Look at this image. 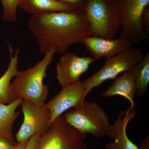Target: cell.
Instances as JSON below:
<instances>
[{
  "label": "cell",
  "instance_id": "cell-1",
  "mask_svg": "<svg viewBox=\"0 0 149 149\" xmlns=\"http://www.w3.org/2000/svg\"><path fill=\"white\" fill-rule=\"evenodd\" d=\"M28 28L44 54L52 49L62 54L91 36L85 12L78 9L31 15Z\"/></svg>",
  "mask_w": 149,
  "mask_h": 149
},
{
  "label": "cell",
  "instance_id": "cell-2",
  "mask_svg": "<svg viewBox=\"0 0 149 149\" xmlns=\"http://www.w3.org/2000/svg\"><path fill=\"white\" fill-rule=\"evenodd\" d=\"M56 53L55 50H51L34 66L19 71L11 83L13 90L17 98L28 101L40 107L45 104L49 88L44 84V80L48 67Z\"/></svg>",
  "mask_w": 149,
  "mask_h": 149
},
{
  "label": "cell",
  "instance_id": "cell-3",
  "mask_svg": "<svg viewBox=\"0 0 149 149\" xmlns=\"http://www.w3.org/2000/svg\"><path fill=\"white\" fill-rule=\"evenodd\" d=\"M84 10L91 36L114 39L121 27L118 0H87Z\"/></svg>",
  "mask_w": 149,
  "mask_h": 149
},
{
  "label": "cell",
  "instance_id": "cell-4",
  "mask_svg": "<svg viewBox=\"0 0 149 149\" xmlns=\"http://www.w3.org/2000/svg\"><path fill=\"white\" fill-rule=\"evenodd\" d=\"M63 115L66 122L76 130L97 138L106 135L110 125L109 118L104 110L93 102L85 100Z\"/></svg>",
  "mask_w": 149,
  "mask_h": 149
},
{
  "label": "cell",
  "instance_id": "cell-5",
  "mask_svg": "<svg viewBox=\"0 0 149 149\" xmlns=\"http://www.w3.org/2000/svg\"><path fill=\"white\" fill-rule=\"evenodd\" d=\"M143 56L141 49L132 47L107 58L101 68L83 82L85 96L105 81L115 79L120 73L131 71Z\"/></svg>",
  "mask_w": 149,
  "mask_h": 149
},
{
  "label": "cell",
  "instance_id": "cell-6",
  "mask_svg": "<svg viewBox=\"0 0 149 149\" xmlns=\"http://www.w3.org/2000/svg\"><path fill=\"white\" fill-rule=\"evenodd\" d=\"M121 29L120 37L135 45L145 42L148 35L144 31L142 17L149 0H122L119 2Z\"/></svg>",
  "mask_w": 149,
  "mask_h": 149
},
{
  "label": "cell",
  "instance_id": "cell-7",
  "mask_svg": "<svg viewBox=\"0 0 149 149\" xmlns=\"http://www.w3.org/2000/svg\"><path fill=\"white\" fill-rule=\"evenodd\" d=\"M23 121L15 138L17 143H24L37 134L40 135L47 129L50 123V112L45 104L38 106L23 100L21 103Z\"/></svg>",
  "mask_w": 149,
  "mask_h": 149
},
{
  "label": "cell",
  "instance_id": "cell-8",
  "mask_svg": "<svg viewBox=\"0 0 149 149\" xmlns=\"http://www.w3.org/2000/svg\"><path fill=\"white\" fill-rule=\"evenodd\" d=\"M95 61L91 56H79L68 52L62 54L56 65L57 80L61 88L80 81Z\"/></svg>",
  "mask_w": 149,
  "mask_h": 149
},
{
  "label": "cell",
  "instance_id": "cell-9",
  "mask_svg": "<svg viewBox=\"0 0 149 149\" xmlns=\"http://www.w3.org/2000/svg\"><path fill=\"white\" fill-rule=\"evenodd\" d=\"M61 91L45 106L50 112V123L68 110L77 107L85 100L86 90L80 80L61 88Z\"/></svg>",
  "mask_w": 149,
  "mask_h": 149
},
{
  "label": "cell",
  "instance_id": "cell-10",
  "mask_svg": "<svg viewBox=\"0 0 149 149\" xmlns=\"http://www.w3.org/2000/svg\"><path fill=\"white\" fill-rule=\"evenodd\" d=\"M82 44L95 60L109 58L133 47L130 41L120 37L116 39H107L91 36L85 38Z\"/></svg>",
  "mask_w": 149,
  "mask_h": 149
},
{
  "label": "cell",
  "instance_id": "cell-11",
  "mask_svg": "<svg viewBox=\"0 0 149 149\" xmlns=\"http://www.w3.org/2000/svg\"><path fill=\"white\" fill-rule=\"evenodd\" d=\"M134 109L129 107L125 112H120L113 124L110 125L106 135L113 141L106 144V149H138L126 133L128 123L136 115Z\"/></svg>",
  "mask_w": 149,
  "mask_h": 149
},
{
  "label": "cell",
  "instance_id": "cell-12",
  "mask_svg": "<svg viewBox=\"0 0 149 149\" xmlns=\"http://www.w3.org/2000/svg\"><path fill=\"white\" fill-rule=\"evenodd\" d=\"M9 52V63L7 69L0 77V102L9 104L15 101L17 98L15 95L12 87V79L15 77L19 72V50L17 49L14 52L10 43H8Z\"/></svg>",
  "mask_w": 149,
  "mask_h": 149
},
{
  "label": "cell",
  "instance_id": "cell-13",
  "mask_svg": "<svg viewBox=\"0 0 149 149\" xmlns=\"http://www.w3.org/2000/svg\"><path fill=\"white\" fill-rule=\"evenodd\" d=\"M136 87L135 80L131 71L123 72L118 77L110 86L102 93V97H109L115 95L124 97L130 104L129 107L135 109V97Z\"/></svg>",
  "mask_w": 149,
  "mask_h": 149
},
{
  "label": "cell",
  "instance_id": "cell-14",
  "mask_svg": "<svg viewBox=\"0 0 149 149\" xmlns=\"http://www.w3.org/2000/svg\"><path fill=\"white\" fill-rule=\"evenodd\" d=\"M22 100L18 98L9 104L0 102V136L7 139L13 145L17 143L14 138L13 128L18 117L19 111L16 109L20 105Z\"/></svg>",
  "mask_w": 149,
  "mask_h": 149
},
{
  "label": "cell",
  "instance_id": "cell-15",
  "mask_svg": "<svg viewBox=\"0 0 149 149\" xmlns=\"http://www.w3.org/2000/svg\"><path fill=\"white\" fill-rule=\"evenodd\" d=\"M19 8L31 15L70 11L76 9L57 0H22Z\"/></svg>",
  "mask_w": 149,
  "mask_h": 149
},
{
  "label": "cell",
  "instance_id": "cell-16",
  "mask_svg": "<svg viewBox=\"0 0 149 149\" xmlns=\"http://www.w3.org/2000/svg\"><path fill=\"white\" fill-rule=\"evenodd\" d=\"M131 71L136 83V96H143L148 91L149 83V52Z\"/></svg>",
  "mask_w": 149,
  "mask_h": 149
},
{
  "label": "cell",
  "instance_id": "cell-17",
  "mask_svg": "<svg viewBox=\"0 0 149 149\" xmlns=\"http://www.w3.org/2000/svg\"><path fill=\"white\" fill-rule=\"evenodd\" d=\"M22 0H1L3 6L2 19L3 21L13 22L17 19V10Z\"/></svg>",
  "mask_w": 149,
  "mask_h": 149
},
{
  "label": "cell",
  "instance_id": "cell-18",
  "mask_svg": "<svg viewBox=\"0 0 149 149\" xmlns=\"http://www.w3.org/2000/svg\"><path fill=\"white\" fill-rule=\"evenodd\" d=\"M59 1L67 4L73 8L84 10L87 0H57Z\"/></svg>",
  "mask_w": 149,
  "mask_h": 149
},
{
  "label": "cell",
  "instance_id": "cell-19",
  "mask_svg": "<svg viewBox=\"0 0 149 149\" xmlns=\"http://www.w3.org/2000/svg\"><path fill=\"white\" fill-rule=\"evenodd\" d=\"M142 25L144 31L148 36L149 34V6L144 10L142 17Z\"/></svg>",
  "mask_w": 149,
  "mask_h": 149
},
{
  "label": "cell",
  "instance_id": "cell-20",
  "mask_svg": "<svg viewBox=\"0 0 149 149\" xmlns=\"http://www.w3.org/2000/svg\"><path fill=\"white\" fill-rule=\"evenodd\" d=\"M40 135V134H37L31 137L27 141L24 149H37Z\"/></svg>",
  "mask_w": 149,
  "mask_h": 149
},
{
  "label": "cell",
  "instance_id": "cell-21",
  "mask_svg": "<svg viewBox=\"0 0 149 149\" xmlns=\"http://www.w3.org/2000/svg\"><path fill=\"white\" fill-rule=\"evenodd\" d=\"M14 146L7 139L0 136V149H13Z\"/></svg>",
  "mask_w": 149,
  "mask_h": 149
},
{
  "label": "cell",
  "instance_id": "cell-22",
  "mask_svg": "<svg viewBox=\"0 0 149 149\" xmlns=\"http://www.w3.org/2000/svg\"><path fill=\"white\" fill-rule=\"evenodd\" d=\"M138 149H149V137L148 136L140 144Z\"/></svg>",
  "mask_w": 149,
  "mask_h": 149
},
{
  "label": "cell",
  "instance_id": "cell-23",
  "mask_svg": "<svg viewBox=\"0 0 149 149\" xmlns=\"http://www.w3.org/2000/svg\"><path fill=\"white\" fill-rule=\"evenodd\" d=\"M27 142L24 143H17L13 149H24Z\"/></svg>",
  "mask_w": 149,
  "mask_h": 149
},
{
  "label": "cell",
  "instance_id": "cell-24",
  "mask_svg": "<svg viewBox=\"0 0 149 149\" xmlns=\"http://www.w3.org/2000/svg\"><path fill=\"white\" fill-rule=\"evenodd\" d=\"M122 0H118V1H119V2L121 1H122Z\"/></svg>",
  "mask_w": 149,
  "mask_h": 149
}]
</instances>
